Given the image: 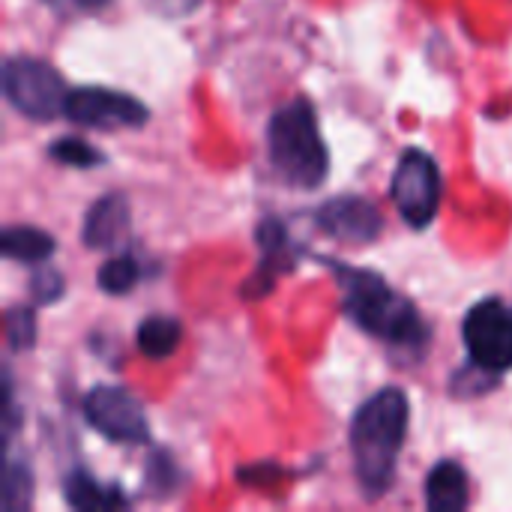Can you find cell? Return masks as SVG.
I'll list each match as a JSON object with an SVG mask.
<instances>
[{
    "mask_svg": "<svg viewBox=\"0 0 512 512\" xmlns=\"http://www.w3.org/2000/svg\"><path fill=\"white\" fill-rule=\"evenodd\" d=\"M33 468L24 456H9L3 462V483H0V507L3 512H27L33 507Z\"/></svg>",
    "mask_w": 512,
    "mask_h": 512,
    "instance_id": "obj_16",
    "label": "cell"
},
{
    "mask_svg": "<svg viewBox=\"0 0 512 512\" xmlns=\"http://www.w3.org/2000/svg\"><path fill=\"white\" fill-rule=\"evenodd\" d=\"M63 117L75 126L117 132V129H141L150 120V111L141 99L108 90V87H72L63 105Z\"/></svg>",
    "mask_w": 512,
    "mask_h": 512,
    "instance_id": "obj_8",
    "label": "cell"
},
{
    "mask_svg": "<svg viewBox=\"0 0 512 512\" xmlns=\"http://www.w3.org/2000/svg\"><path fill=\"white\" fill-rule=\"evenodd\" d=\"M78 9H87V12H96V9H102V6H108L111 0H72Z\"/></svg>",
    "mask_w": 512,
    "mask_h": 512,
    "instance_id": "obj_22",
    "label": "cell"
},
{
    "mask_svg": "<svg viewBox=\"0 0 512 512\" xmlns=\"http://www.w3.org/2000/svg\"><path fill=\"white\" fill-rule=\"evenodd\" d=\"M66 291V282L57 270L51 267H39L33 276H30V297L39 303V306H48V303H57Z\"/></svg>",
    "mask_w": 512,
    "mask_h": 512,
    "instance_id": "obj_20",
    "label": "cell"
},
{
    "mask_svg": "<svg viewBox=\"0 0 512 512\" xmlns=\"http://www.w3.org/2000/svg\"><path fill=\"white\" fill-rule=\"evenodd\" d=\"M84 420L102 438L126 447L150 444V420L144 405L123 387L96 384L84 396Z\"/></svg>",
    "mask_w": 512,
    "mask_h": 512,
    "instance_id": "obj_7",
    "label": "cell"
},
{
    "mask_svg": "<svg viewBox=\"0 0 512 512\" xmlns=\"http://www.w3.org/2000/svg\"><path fill=\"white\" fill-rule=\"evenodd\" d=\"M462 339L474 366L492 375L512 369V309L507 303L489 297L471 306L462 321Z\"/></svg>",
    "mask_w": 512,
    "mask_h": 512,
    "instance_id": "obj_6",
    "label": "cell"
},
{
    "mask_svg": "<svg viewBox=\"0 0 512 512\" xmlns=\"http://www.w3.org/2000/svg\"><path fill=\"white\" fill-rule=\"evenodd\" d=\"M6 339L12 351H30L36 345V315L30 306L6 309Z\"/></svg>",
    "mask_w": 512,
    "mask_h": 512,
    "instance_id": "obj_19",
    "label": "cell"
},
{
    "mask_svg": "<svg viewBox=\"0 0 512 512\" xmlns=\"http://www.w3.org/2000/svg\"><path fill=\"white\" fill-rule=\"evenodd\" d=\"M63 498L72 510L96 512V510H120L129 507V498L123 495L120 486H108L99 483L93 474H87L84 468H72L63 477Z\"/></svg>",
    "mask_w": 512,
    "mask_h": 512,
    "instance_id": "obj_13",
    "label": "cell"
},
{
    "mask_svg": "<svg viewBox=\"0 0 512 512\" xmlns=\"http://www.w3.org/2000/svg\"><path fill=\"white\" fill-rule=\"evenodd\" d=\"M315 225L324 237L345 246H369L384 231L381 210L360 195H339L315 210Z\"/></svg>",
    "mask_w": 512,
    "mask_h": 512,
    "instance_id": "obj_10",
    "label": "cell"
},
{
    "mask_svg": "<svg viewBox=\"0 0 512 512\" xmlns=\"http://www.w3.org/2000/svg\"><path fill=\"white\" fill-rule=\"evenodd\" d=\"M138 282H141V264H138L135 255H126V252L108 258V261L99 267V273H96L99 291H105V294H111V297L129 294Z\"/></svg>",
    "mask_w": 512,
    "mask_h": 512,
    "instance_id": "obj_17",
    "label": "cell"
},
{
    "mask_svg": "<svg viewBox=\"0 0 512 512\" xmlns=\"http://www.w3.org/2000/svg\"><path fill=\"white\" fill-rule=\"evenodd\" d=\"M57 240L33 225H6L0 234V252L9 261H21V264H42L54 255Z\"/></svg>",
    "mask_w": 512,
    "mask_h": 512,
    "instance_id": "obj_14",
    "label": "cell"
},
{
    "mask_svg": "<svg viewBox=\"0 0 512 512\" xmlns=\"http://www.w3.org/2000/svg\"><path fill=\"white\" fill-rule=\"evenodd\" d=\"M408 417L411 402L399 387L378 390L351 417L348 447L354 477L369 501L387 495L396 480V465L408 435Z\"/></svg>",
    "mask_w": 512,
    "mask_h": 512,
    "instance_id": "obj_2",
    "label": "cell"
},
{
    "mask_svg": "<svg viewBox=\"0 0 512 512\" xmlns=\"http://www.w3.org/2000/svg\"><path fill=\"white\" fill-rule=\"evenodd\" d=\"M45 153L60 162V165H69V168H96L105 162L102 150L93 147L90 141L78 138V135H66V138H57L45 147Z\"/></svg>",
    "mask_w": 512,
    "mask_h": 512,
    "instance_id": "obj_18",
    "label": "cell"
},
{
    "mask_svg": "<svg viewBox=\"0 0 512 512\" xmlns=\"http://www.w3.org/2000/svg\"><path fill=\"white\" fill-rule=\"evenodd\" d=\"M267 159L270 168L291 189L312 192L330 174V150L321 135L315 105L309 99L285 102L267 123Z\"/></svg>",
    "mask_w": 512,
    "mask_h": 512,
    "instance_id": "obj_3",
    "label": "cell"
},
{
    "mask_svg": "<svg viewBox=\"0 0 512 512\" xmlns=\"http://www.w3.org/2000/svg\"><path fill=\"white\" fill-rule=\"evenodd\" d=\"M255 240H258L261 258H258V264H255V270H252V276H249V279L243 282V288H240V294H243L246 300H264V297L276 288L279 276L291 273V270L300 264V258H303V246H297V243L291 240L285 222L276 219V216H264V219L258 222Z\"/></svg>",
    "mask_w": 512,
    "mask_h": 512,
    "instance_id": "obj_9",
    "label": "cell"
},
{
    "mask_svg": "<svg viewBox=\"0 0 512 512\" xmlns=\"http://www.w3.org/2000/svg\"><path fill=\"white\" fill-rule=\"evenodd\" d=\"M471 504V483L468 471L453 462L441 459L426 477V507L432 512H462Z\"/></svg>",
    "mask_w": 512,
    "mask_h": 512,
    "instance_id": "obj_12",
    "label": "cell"
},
{
    "mask_svg": "<svg viewBox=\"0 0 512 512\" xmlns=\"http://www.w3.org/2000/svg\"><path fill=\"white\" fill-rule=\"evenodd\" d=\"M324 264L333 270V276L339 282L345 315L363 333H369L399 351H423L426 348V342L432 339L429 324L423 321L420 309L408 297L393 291V285L381 273L351 267L345 261H330V258H324Z\"/></svg>",
    "mask_w": 512,
    "mask_h": 512,
    "instance_id": "obj_1",
    "label": "cell"
},
{
    "mask_svg": "<svg viewBox=\"0 0 512 512\" xmlns=\"http://www.w3.org/2000/svg\"><path fill=\"white\" fill-rule=\"evenodd\" d=\"M183 342V327L171 315H150L135 330V345L147 360H168Z\"/></svg>",
    "mask_w": 512,
    "mask_h": 512,
    "instance_id": "obj_15",
    "label": "cell"
},
{
    "mask_svg": "<svg viewBox=\"0 0 512 512\" xmlns=\"http://www.w3.org/2000/svg\"><path fill=\"white\" fill-rule=\"evenodd\" d=\"M0 84H3V96L6 102L39 123H48L54 117L63 114L69 87L63 84V75L39 57H27V54H12L3 60V72H0Z\"/></svg>",
    "mask_w": 512,
    "mask_h": 512,
    "instance_id": "obj_4",
    "label": "cell"
},
{
    "mask_svg": "<svg viewBox=\"0 0 512 512\" xmlns=\"http://www.w3.org/2000/svg\"><path fill=\"white\" fill-rule=\"evenodd\" d=\"M129 225H132V213H129L126 195L108 192L90 204L84 225H81V243L93 252L117 249L129 237Z\"/></svg>",
    "mask_w": 512,
    "mask_h": 512,
    "instance_id": "obj_11",
    "label": "cell"
},
{
    "mask_svg": "<svg viewBox=\"0 0 512 512\" xmlns=\"http://www.w3.org/2000/svg\"><path fill=\"white\" fill-rule=\"evenodd\" d=\"M174 474H177V468H174L171 456H168L165 450H156V453L150 456V462H147V489H150L153 495L171 492V489H174Z\"/></svg>",
    "mask_w": 512,
    "mask_h": 512,
    "instance_id": "obj_21",
    "label": "cell"
},
{
    "mask_svg": "<svg viewBox=\"0 0 512 512\" xmlns=\"http://www.w3.org/2000/svg\"><path fill=\"white\" fill-rule=\"evenodd\" d=\"M441 168L438 159L420 147H408L399 156V165L393 171L390 198L402 216V222L414 231H426L441 210Z\"/></svg>",
    "mask_w": 512,
    "mask_h": 512,
    "instance_id": "obj_5",
    "label": "cell"
}]
</instances>
